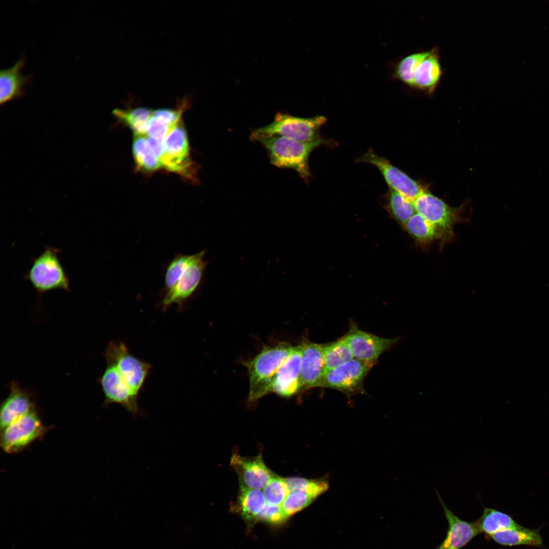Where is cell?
Returning <instances> with one entry per match:
<instances>
[{
    "label": "cell",
    "mask_w": 549,
    "mask_h": 549,
    "mask_svg": "<svg viewBox=\"0 0 549 549\" xmlns=\"http://www.w3.org/2000/svg\"><path fill=\"white\" fill-rule=\"evenodd\" d=\"M356 162L369 163L376 167L390 189L399 192L412 202L425 190L419 182L391 164L385 158L376 154L372 149L358 158Z\"/></svg>",
    "instance_id": "10"
},
{
    "label": "cell",
    "mask_w": 549,
    "mask_h": 549,
    "mask_svg": "<svg viewBox=\"0 0 549 549\" xmlns=\"http://www.w3.org/2000/svg\"><path fill=\"white\" fill-rule=\"evenodd\" d=\"M266 502L260 490L247 487L240 484L238 505L242 515L247 520H256Z\"/></svg>",
    "instance_id": "24"
},
{
    "label": "cell",
    "mask_w": 549,
    "mask_h": 549,
    "mask_svg": "<svg viewBox=\"0 0 549 549\" xmlns=\"http://www.w3.org/2000/svg\"><path fill=\"white\" fill-rule=\"evenodd\" d=\"M263 494L267 504L281 506L289 494L285 478L273 475L263 488Z\"/></svg>",
    "instance_id": "31"
},
{
    "label": "cell",
    "mask_w": 549,
    "mask_h": 549,
    "mask_svg": "<svg viewBox=\"0 0 549 549\" xmlns=\"http://www.w3.org/2000/svg\"><path fill=\"white\" fill-rule=\"evenodd\" d=\"M355 358L375 363L379 356L397 343L399 338H384L359 329L351 322L343 337Z\"/></svg>",
    "instance_id": "12"
},
{
    "label": "cell",
    "mask_w": 549,
    "mask_h": 549,
    "mask_svg": "<svg viewBox=\"0 0 549 549\" xmlns=\"http://www.w3.org/2000/svg\"><path fill=\"white\" fill-rule=\"evenodd\" d=\"M133 152L138 166L148 171H154L162 166L146 140L144 135L135 134L133 143Z\"/></svg>",
    "instance_id": "26"
},
{
    "label": "cell",
    "mask_w": 549,
    "mask_h": 549,
    "mask_svg": "<svg viewBox=\"0 0 549 549\" xmlns=\"http://www.w3.org/2000/svg\"><path fill=\"white\" fill-rule=\"evenodd\" d=\"M416 212L438 230L442 237V246L454 237L455 224L463 222L464 205L454 207L424 190L413 202Z\"/></svg>",
    "instance_id": "6"
},
{
    "label": "cell",
    "mask_w": 549,
    "mask_h": 549,
    "mask_svg": "<svg viewBox=\"0 0 549 549\" xmlns=\"http://www.w3.org/2000/svg\"><path fill=\"white\" fill-rule=\"evenodd\" d=\"M194 254H179L175 256L168 264L165 273L164 286L165 292L171 290L176 284L179 277L192 261Z\"/></svg>",
    "instance_id": "29"
},
{
    "label": "cell",
    "mask_w": 549,
    "mask_h": 549,
    "mask_svg": "<svg viewBox=\"0 0 549 549\" xmlns=\"http://www.w3.org/2000/svg\"><path fill=\"white\" fill-rule=\"evenodd\" d=\"M318 497L315 494L301 491L290 492L281 505L288 516L305 508Z\"/></svg>",
    "instance_id": "32"
},
{
    "label": "cell",
    "mask_w": 549,
    "mask_h": 549,
    "mask_svg": "<svg viewBox=\"0 0 549 549\" xmlns=\"http://www.w3.org/2000/svg\"><path fill=\"white\" fill-rule=\"evenodd\" d=\"M176 126L170 125L160 117L154 114L153 112L152 116L148 123L145 135L164 144L167 136Z\"/></svg>",
    "instance_id": "33"
},
{
    "label": "cell",
    "mask_w": 549,
    "mask_h": 549,
    "mask_svg": "<svg viewBox=\"0 0 549 549\" xmlns=\"http://www.w3.org/2000/svg\"><path fill=\"white\" fill-rule=\"evenodd\" d=\"M24 57H20L11 67L0 72V103L1 105L23 96L24 86L30 77L21 74L25 64Z\"/></svg>",
    "instance_id": "19"
},
{
    "label": "cell",
    "mask_w": 549,
    "mask_h": 549,
    "mask_svg": "<svg viewBox=\"0 0 549 549\" xmlns=\"http://www.w3.org/2000/svg\"><path fill=\"white\" fill-rule=\"evenodd\" d=\"M374 363L353 358L347 362L325 372L317 387L331 388L350 396L365 393L363 380Z\"/></svg>",
    "instance_id": "8"
},
{
    "label": "cell",
    "mask_w": 549,
    "mask_h": 549,
    "mask_svg": "<svg viewBox=\"0 0 549 549\" xmlns=\"http://www.w3.org/2000/svg\"><path fill=\"white\" fill-rule=\"evenodd\" d=\"M436 493L448 527L444 540L435 549H461L480 533L476 522H469L459 518L447 507L437 491Z\"/></svg>",
    "instance_id": "16"
},
{
    "label": "cell",
    "mask_w": 549,
    "mask_h": 549,
    "mask_svg": "<svg viewBox=\"0 0 549 549\" xmlns=\"http://www.w3.org/2000/svg\"><path fill=\"white\" fill-rule=\"evenodd\" d=\"M301 349V344L294 346L292 352L272 378L269 386L268 393L274 392L282 396L289 397L300 391Z\"/></svg>",
    "instance_id": "13"
},
{
    "label": "cell",
    "mask_w": 549,
    "mask_h": 549,
    "mask_svg": "<svg viewBox=\"0 0 549 549\" xmlns=\"http://www.w3.org/2000/svg\"><path fill=\"white\" fill-rule=\"evenodd\" d=\"M153 112L147 108L138 107L128 109L116 108L112 114L119 121L129 126L134 134L145 135Z\"/></svg>",
    "instance_id": "23"
},
{
    "label": "cell",
    "mask_w": 549,
    "mask_h": 549,
    "mask_svg": "<svg viewBox=\"0 0 549 549\" xmlns=\"http://www.w3.org/2000/svg\"><path fill=\"white\" fill-rule=\"evenodd\" d=\"M409 235L422 247H427L438 240L442 244V237L438 230L421 215L416 212L403 226Z\"/></svg>",
    "instance_id": "21"
},
{
    "label": "cell",
    "mask_w": 549,
    "mask_h": 549,
    "mask_svg": "<svg viewBox=\"0 0 549 549\" xmlns=\"http://www.w3.org/2000/svg\"><path fill=\"white\" fill-rule=\"evenodd\" d=\"M476 523L480 533H484L489 536L500 531L521 526L507 514L486 507Z\"/></svg>",
    "instance_id": "22"
},
{
    "label": "cell",
    "mask_w": 549,
    "mask_h": 549,
    "mask_svg": "<svg viewBox=\"0 0 549 549\" xmlns=\"http://www.w3.org/2000/svg\"><path fill=\"white\" fill-rule=\"evenodd\" d=\"M490 536L496 542L505 546L528 545L538 546L542 544L538 530L528 529L521 526L517 528L494 533Z\"/></svg>",
    "instance_id": "20"
},
{
    "label": "cell",
    "mask_w": 549,
    "mask_h": 549,
    "mask_svg": "<svg viewBox=\"0 0 549 549\" xmlns=\"http://www.w3.org/2000/svg\"><path fill=\"white\" fill-rule=\"evenodd\" d=\"M300 391L314 387L324 373V345L304 341L301 344Z\"/></svg>",
    "instance_id": "14"
},
{
    "label": "cell",
    "mask_w": 549,
    "mask_h": 549,
    "mask_svg": "<svg viewBox=\"0 0 549 549\" xmlns=\"http://www.w3.org/2000/svg\"><path fill=\"white\" fill-rule=\"evenodd\" d=\"M289 493L301 491L316 495L318 497L328 489V482L325 479H310L302 477L285 478Z\"/></svg>",
    "instance_id": "30"
},
{
    "label": "cell",
    "mask_w": 549,
    "mask_h": 549,
    "mask_svg": "<svg viewBox=\"0 0 549 549\" xmlns=\"http://www.w3.org/2000/svg\"><path fill=\"white\" fill-rule=\"evenodd\" d=\"M386 195L387 206L390 214L399 223L404 226L416 213L413 202L390 188Z\"/></svg>",
    "instance_id": "27"
},
{
    "label": "cell",
    "mask_w": 549,
    "mask_h": 549,
    "mask_svg": "<svg viewBox=\"0 0 549 549\" xmlns=\"http://www.w3.org/2000/svg\"><path fill=\"white\" fill-rule=\"evenodd\" d=\"M440 59L436 47L427 50L415 70L412 88L430 96L435 93L443 74Z\"/></svg>",
    "instance_id": "17"
},
{
    "label": "cell",
    "mask_w": 549,
    "mask_h": 549,
    "mask_svg": "<svg viewBox=\"0 0 549 549\" xmlns=\"http://www.w3.org/2000/svg\"><path fill=\"white\" fill-rule=\"evenodd\" d=\"M205 252L203 250L195 254L194 257L179 277L175 286L166 292L161 306L166 310L173 304L181 307L198 288L207 264L204 260Z\"/></svg>",
    "instance_id": "11"
},
{
    "label": "cell",
    "mask_w": 549,
    "mask_h": 549,
    "mask_svg": "<svg viewBox=\"0 0 549 549\" xmlns=\"http://www.w3.org/2000/svg\"><path fill=\"white\" fill-rule=\"evenodd\" d=\"M288 517L281 506L266 503L264 509L258 514L257 520H260L272 523H278L284 521Z\"/></svg>",
    "instance_id": "34"
},
{
    "label": "cell",
    "mask_w": 549,
    "mask_h": 549,
    "mask_svg": "<svg viewBox=\"0 0 549 549\" xmlns=\"http://www.w3.org/2000/svg\"><path fill=\"white\" fill-rule=\"evenodd\" d=\"M60 250L46 246L32 262L25 278L39 294L55 290L69 291L70 281L58 258Z\"/></svg>",
    "instance_id": "5"
},
{
    "label": "cell",
    "mask_w": 549,
    "mask_h": 549,
    "mask_svg": "<svg viewBox=\"0 0 549 549\" xmlns=\"http://www.w3.org/2000/svg\"><path fill=\"white\" fill-rule=\"evenodd\" d=\"M323 116L304 118L279 113L269 124L252 131L250 139L260 136H280L302 142H311L322 137L320 131L326 123Z\"/></svg>",
    "instance_id": "4"
},
{
    "label": "cell",
    "mask_w": 549,
    "mask_h": 549,
    "mask_svg": "<svg viewBox=\"0 0 549 549\" xmlns=\"http://www.w3.org/2000/svg\"><path fill=\"white\" fill-rule=\"evenodd\" d=\"M230 464L238 475L240 484L249 488L263 489L274 475L264 463L261 455L247 458L233 454Z\"/></svg>",
    "instance_id": "15"
},
{
    "label": "cell",
    "mask_w": 549,
    "mask_h": 549,
    "mask_svg": "<svg viewBox=\"0 0 549 549\" xmlns=\"http://www.w3.org/2000/svg\"><path fill=\"white\" fill-rule=\"evenodd\" d=\"M163 147L159 159L162 166L196 181V166L190 158L188 139L182 120L168 135Z\"/></svg>",
    "instance_id": "7"
},
{
    "label": "cell",
    "mask_w": 549,
    "mask_h": 549,
    "mask_svg": "<svg viewBox=\"0 0 549 549\" xmlns=\"http://www.w3.org/2000/svg\"><path fill=\"white\" fill-rule=\"evenodd\" d=\"M34 409L28 394L16 382L12 383L10 393L1 405V430Z\"/></svg>",
    "instance_id": "18"
},
{
    "label": "cell",
    "mask_w": 549,
    "mask_h": 549,
    "mask_svg": "<svg viewBox=\"0 0 549 549\" xmlns=\"http://www.w3.org/2000/svg\"><path fill=\"white\" fill-rule=\"evenodd\" d=\"M107 366L100 378L105 403H116L140 413L138 399L151 365L133 355L122 342H110L105 350Z\"/></svg>",
    "instance_id": "1"
},
{
    "label": "cell",
    "mask_w": 549,
    "mask_h": 549,
    "mask_svg": "<svg viewBox=\"0 0 549 549\" xmlns=\"http://www.w3.org/2000/svg\"><path fill=\"white\" fill-rule=\"evenodd\" d=\"M294 346L286 343L265 346L252 359L243 361L249 379V402H255L268 394L272 378L289 356Z\"/></svg>",
    "instance_id": "3"
},
{
    "label": "cell",
    "mask_w": 549,
    "mask_h": 549,
    "mask_svg": "<svg viewBox=\"0 0 549 549\" xmlns=\"http://www.w3.org/2000/svg\"><path fill=\"white\" fill-rule=\"evenodd\" d=\"M426 52L427 50L419 51L404 57L396 65L395 71L396 77L404 84L412 88L415 70Z\"/></svg>",
    "instance_id": "28"
},
{
    "label": "cell",
    "mask_w": 549,
    "mask_h": 549,
    "mask_svg": "<svg viewBox=\"0 0 549 549\" xmlns=\"http://www.w3.org/2000/svg\"><path fill=\"white\" fill-rule=\"evenodd\" d=\"M354 358L344 338L324 345V373L337 368Z\"/></svg>",
    "instance_id": "25"
},
{
    "label": "cell",
    "mask_w": 549,
    "mask_h": 549,
    "mask_svg": "<svg viewBox=\"0 0 549 549\" xmlns=\"http://www.w3.org/2000/svg\"><path fill=\"white\" fill-rule=\"evenodd\" d=\"M252 140L264 147L271 164L295 170L307 182L311 176L309 164L311 152L320 145L333 143L323 138L307 143L280 136H260Z\"/></svg>",
    "instance_id": "2"
},
{
    "label": "cell",
    "mask_w": 549,
    "mask_h": 549,
    "mask_svg": "<svg viewBox=\"0 0 549 549\" xmlns=\"http://www.w3.org/2000/svg\"><path fill=\"white\" fill-rule=\"evenodd\" d=\"M46 431L34 409L1 430V447L8 453L19 452L41 438Z\"/></svg>",
    "instance_id": "9"
}]
</instances>
